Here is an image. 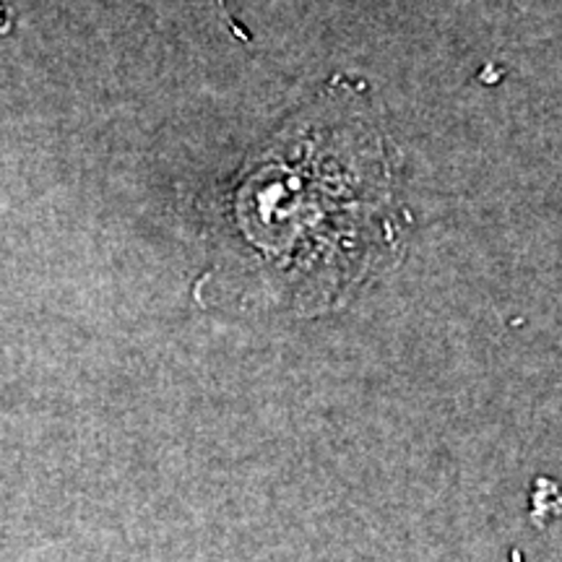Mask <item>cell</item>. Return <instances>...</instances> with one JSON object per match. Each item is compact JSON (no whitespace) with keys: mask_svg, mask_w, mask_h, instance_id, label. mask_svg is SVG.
<instances>
[{"mask_svg":"<svg viewBox=\"0 0 562 562\" xmlns=\"http://www.w3.org/2000/svg\"><path fill=\"white\" fill-rule=\"evenodd\" d=\"M224 224L281 294L328 307L389 263L398 240L396 170L351 87H328L252 154Z\"/></svg>","mask_w":562,"mask_h":562,"instance_id":"1","label":"cell"},{"mask_svg":"<svg viewBox=\"0 0 562 562\" xmlns=\"http://www.w3.org/2000/svg\"><path fill=\"white\" fill-rule=\"evenodd\" d=\"M11 26H13V21H11V11L5 9L3 3H0V34L11 32Z\"/></svg>","mask_w":562,"mask_h":562,"instance_id":"2","label":"cell"}]
</instances>
